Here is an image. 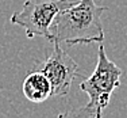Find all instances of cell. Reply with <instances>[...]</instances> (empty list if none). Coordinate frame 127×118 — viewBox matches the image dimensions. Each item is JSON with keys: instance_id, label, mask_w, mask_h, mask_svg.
Returning <instances> with one entry per match:
<instances>
[{"instance_id": "cell-1", "label": "cell", "mask_w": 127, "mask_h": 118, "mask_svg": "<svg viewBox=\"0 0 127 118\" xmlns=\"http://www.w3.org/2000/svg\"><path fill=\"white\" fill-rule=\"evenodd\" d=\"M107 7H100L95 0L74 1L56 15L50 26V42L66 44H101L104 31L101 26V14Z\"/></svg>"}, {"instance_id": "cell-2", "label": "cell", "mask_w": 127, "mask_h": 118, "mask_svg": "<svg viewBox=\"0 0 127 118\" xmlns=\"http://www.w3.org/2000/svg\"><path fill=\"white\" fill-rule=\"evenodd\" d=\"M123 69L107 57L103 42L97 49V62L93 73L80 84V90L88 95V103L73 113L77 117L101 118L103 111L110 105L111 95L120 86Z\"/></svg>"}, {"instance_id": "cell-3", "label": "cell", "mask_w": 127, "mask_h": 118, "mask_svg": "<svg viewBox=\"0 0 127 118\" xmlns=\"http://www.w3.org/2000/svg\"><path fill=\"white\" fill-rule=\"evenodd\" d=\"M74 4L72 0H26L20 11L11 15V23L20 26L27 38H50V26L56 15Z\"/></svg>"}, {"instance_id": "cell-4", "label": "cell", "mask_w": 127, "mask_h": 118, "mask_svg": "<svg viewBox=\"0 0 127 118\" xmlns=\"http://www.w3.org/2000/svg\"><path fill=\"white\" fill-rule=\"evenodd\" d=\"M53 52L37 69L43 72L49 79L51 96H65L70 91L78 65L68 53H65L58 42H53Z\"/></svg>"}, {"instance_id": "cell-5", "label": "cell", "mask_w": 127, "mask_h": 118, "mask_svg": "<svg viewBox=\"0 0 127 118\" xmlns=\"http://www.w3.org/2000/svg\"><path fill=\"white\" fill-rule=\"evenodd\" d=\"M22 91L30 102L42 103L51 96V84L43 72L35 69L26 76Z\"/></svg>"}]
</instances>
